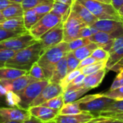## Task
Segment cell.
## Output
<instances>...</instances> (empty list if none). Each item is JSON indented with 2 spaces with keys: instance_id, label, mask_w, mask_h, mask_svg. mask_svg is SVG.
Masks as SVG:
<instances>
[{
  "instance_id": "1",
  "label": "cell",
  "mask_w": 123,
  "mask_h": 123,
  "mask_svg": "<svg viewBox=\"0 0 123 123\" xmlns=\"http://www.w3.org/2000/svg\"><path fill=\"white\" fill-rule=\"evenodd\" d=\"M42 52L41 44L39 41L35 43L20 49L9 59L5 66L29 71L31 67L38 61Z\"/></svg>"
},
{
  "instance_id": "2",
  "label": "cell",
  "mask_w": 123,
  "mask_h": 123,
  "mask_svg": "<svg viewBox=\"0 0 123 123\" xmlns=\"http://www.w3.org/2000/svg\"><path fill=\"white\" fill-rule=\"evenodd\" d=\"M68 52H69L68 42L62 41L48 49L40 55L37 62L43 68L46 79L50 80L56 64L65 57Z\"/></svg>"
},
{
  "instance_id": "3",
  "label": "cell",
  "mask_w": 123,
  "mask_h": 123,
  "mask_svg": "<svg viewBox=\"0 0 123 123\" xmlns=\"http://www.w3.org/2000/svg\"><path fill=\"white\" fill-rule=\"evenodd\" d=\"M86 7L98 20H113L123 22V17L112 4L97 0H77Z\"/></svg>"
},
{
  "instance_id": "4",
  "label": "cell",
  "mask_w": 123,
  "mask_h": 123,
  "mask_svg": "<svg viewBox=\"0 0 123 123\" xmlns=\"http://www.w3.org/2000/svg\"><path fill=\"white\" fill-rule=\"evenodd\" d=\"M49 83L50 80L47 79L37 80L30 83L25 88L19 92L17 94L19 96L21 101L18 107L24 109H28L32 102Z\"/></svg>"
},
{
  "instance_id": "5",
  "label": "cell",
  "mask_w": 123,
  "mask_h": 123,
  "mask_svg": "<svg viewBox=\"0 0 123 123\" xmlns=\"http://www.w3.org/2000/svg\"><path fill=\"white\" fill-rule=\"evenodd\" d=\"M61 22L63 21L61 17L50 12L40 18L28 31L36 40H39L43 35Z\"/></svg>"
},
{
  "instance_id": "6",
  "label": "cell",
  "mask_w": 123,
  "mask_h": 123,
  "mask_svg": "<svg viewBox=\"0 0 123 123\" xmlns=\"http://www.w3.org/2000/svg\"><path fill=\"white\" fill-rule=\"evenodd\" d=\"M84 26L86 25L70 10L68 17L63 22V41L70 42L79 38L80 31Z\"/></svg>"
},
{
  "instance_id": "7",
  "label": "cell",
  "mask_w": 123,
  "mask_h": 123,
  "mask_svg": "<svg viewBox=\"0 0 123 123\" xmlns=\"http://www.w3.org/2000/svg\"><path fill=\"white\" fill-rule=\"evenodd\" d=\"M41 44V54L48 49L63 41V22L49 30L43 35L38 40Z\"/></svg>"
},
{
  "instance_id": "8",
  "label": "cell",
  "mask_w": 123,
  "mask_h": 123,
  "mask_svg": "<svg viewBox=\"0 0 123 123\" xmlns=\"http://www.w3.org/2000/svg\"><path fill=\"white\" fill-rule=\"evenodd\" d=\"M38 40H36L27 30L19 36L0 42V49L19 51L35 43Z\"/></svg>"
},
{
  "instance_id": "9",
  "label": "cell",
  "mask_w": 123,
  "mask_h": 123,
  "mask_svg": "<svg viewBox=\"0 0 123 123\" xmlns=\"http://www.w3.org/2000/svg\"><path fill=\"white\" fill-rule=\"evenodd\" d=\"M115 100L103 96L102 94H97L96 97H94V99L88 101L81 103L80 108L82 111L92 113L94 115L96 113L107 108Z\"/></svg>"
},
{
  "instance_id": "10",
  "label": "cell",
  "mask_w": 123,
  "mask_h": 123,
  "mask_svg": "<svg viewBox=\"0 0 123 123\" xmlns=\"http://www.w3.org/2000/svg\"><path fill=\"white\" fill-rule=\"evenodd\" d=\"M63 88L59 83L50 82L37 96V98L32 102L30 107L40 106L45 101L63 94Z\"/></svg>"
},
{
  "instance_id": "11",
  "label": "cell",
  "mask_w": 123,
  "mask_h": 123,
  "mask_svg": "<svg viewBox=\"0 0 123 123\" xmlns=\"http://www.w3.org/2000/svg\"><path fill=\"white\" fill-rule=\"evenodd\" d=\"M30 116L28 109H24L19 107H0L1 121L24 122Z\"/></svg>"
},
{
  "instance_id": "12",
  "label": "cell",
  "mask_w": 123,
  "mask_h": 123,
  "mask_svg": "<svg viewBox=\"0 0 123 123\" xmlns=\"http://www.w3.org/2000/svg\"><path fill=\"white\" fill-rule=\"evenodd\" d=\"M71 11L87 26H92L98 20L86 7L77 0H74L71 5Z\"/></svg>"
},
{
  "instance_id": "13",
  "label": "cell",
  "mask_w": 123,
  "mask_h": 123,
  "mask_svg": "<svg viewBox=\"0 0 123 123\" xmlns=\"http://www.w3.org/2000/svg\"><path fill=\"white\" fill-rule=\"evenodd\" d=\"M28 111L31 116H33L41 120L43 123H45L55 120L56 117L59 115L60 110H56L40 105L30 107L28 108Z\"/></svg>"
},
{
  "instance_id": "14",
  "label": "cell",
  "mask_w": 123,
  "mask_h": 123,
  "mask_svg": "<svg viewBox=\"0 0 123 123\" xmlns=\"http://www.w3.org/2000/svg\"><path fill=\"white\" fill-rule=\"evenodd\" d=\"M109 53L110 57L106 65V69L108 71L123 58V34L115 38Z\"/></svg>"
},
{
  "instance_id": "15",
  "label": "cell",
  "mask_w": 123,
  "mask_h": 123,
  "mask_svg": "<svg viewBox=\"0 0 123 123\" xmlns=\"http://www.w3.org/2000/svg\"><path fill=\"white\" fill-rule=\"evenodd\" d=\"M95 117L92 113L84 112L80 114L63 115H58L55 119L56 123H88Z\"/></svg>"
},
{
  "instance_id": "16",
  "label": "cell",
  "mask_w": 123,
  "mask_h": 123,
  "mask_svg": "<svg viewBox=\"0 0 123 123\" xmlns=\"http://www.w3.org/2000/svg\"><path fill=\"white\" fill-rule=\"evenodd\" d=\"M99 31L107 33L123 32V22L113 20H98L94 25Z\"/></svg>"
},
{
  "instance_id": "17",
  "label": "cell",
  "mask_w": 123,
  "mask_h": 123,
  "mask_svg": "<svg viewBox=\"0 0 123 123\" xmlns=\"http://www.w3.org/2000/svg\"><path fill=\"white\" fill-rule=\"evenodd\" d=\"M107 71L108 70L105 68L99 70L96 72H94L92 74H90L89 75H86L84 80L83 87L86 88H89V90L98 87L102 83Z\"/></svg>"
},
{
  "instance_id": "18",
  "label": "cell",
  "mask_w": 123,
  "mask_h": 123,
  "mask_svg": "<svg viewBox=\"0 0 123 123\" xmlns=\"http://www.w3.org/2000/svg\"><path fill=\"white\" fill-rule=\"evenodd\" d=\"M67 74H68V68H67V59L66 55L56 64L53 70V75L50 79V82L60 84L62 80L66 77Z\"/></svg>"
},
{
  "instance_id": "19",
  "label": "cell",
  "mask_w": 123,
  "mask_h": 123,
  "mask_svg": "<svg viewBox=\"0 0 123 123\" xmlns=\"http://www.w3.org/2000/svg\"><path fill=\"white\" fill-rule=\"evenodd\" d=\"M37 80H39L35 79V78L32 77L31 75H30L27 73V74L24 75L21 77H19L16 79L9 80V82L11 85L12 91L18 94L19 92L22 91L24 88H25L28 85H30V83H32L33 82L37 81Z\"/></svg>"
},
{
  "instance_id": "20",
  "label": "cell",
  "mask_w": 123,
  "mask_h": 123,
  "mask_svg": "<svg viewBox=\"0 0 123 123\" xmlns=\"http://www.w3.org/2000/svg\"><path fill=\"white\" fill-rule=\"evenodd\" d=\"M123 114V100L115 101L105 109L96 113L95 117H111L117 115Z\"/></svg>"
},
{
  "instance_id": "21",
  "label": "cell",
  "mask_w": 123,
  "mask_h": 123,
  "mask_svg": "<svg viewBox=\"0 0 123 123\" xmlns=\"http://www.w3.org/2000/svg\"><path fill=\"white\" fill-rule=\"evenodd\" d=\"M123 34V32H116L113 33H107L102 31H98L97 33L89 37V39L91 42L95 43L98 45L99 47L102 46V45L108 43L109 41L115 39V38L118 37L119 36Z\"/></svg>"
},
{
  "instance_id": "22",
  "label": "cell",
  "mask_w": 123,
  "mask_h": 123,
  "mask_svg": "<svg viewBox=\"0 0 123 123\" xmlns=\"http://www.w3.org/2000/svg\"><path fill=\"white\" fill-rule=\"evenodd\" d=\"M0 28L12 31H27L24 25L23 16L6 19L2 22H0Z\"/></svg>"
},
{
  "instance_id": "23",
  "label": "cell",
  "mask_w": 123,
  "mask_h": 123,
  "mask_svg": "<svg viewBox=\"0 0 123 123\" xmlns=\"http://www.w3.org/2000/svg\"><path fill=\"white\" fill-rule=\"evenodd\" d=\"M27 73L28 72L24 70L4 66L0 68V80H12L19 77H21L24 75H26Z\"/></svg>"
},
{
  "instance_id": "24",
  "label": "cell",
  "mask_w": 123,
  "mask_h": 123,
  "mask_svg": "<svg viewBox=\"0 0 123 123\" xmlns=\"http://www.w3.org/2000/svg\"><path fill=\"white\" fill-rule=\"evenodd\" d=\"M89 91V88H81L75 90H65L63 93L64 104L74 102L79 99Z\"/></svg>"
},
{
  "instance_id": "25",
  "label": "cell",
  "mask_w": 123,
  "mask_h": 123,
  "mask_svg": "<svg viewBox=\"0 0 123 123\" xmlns=\"http://www.w3.org/2000/svg\"><path fill=\"white\" fill-rule=\"evenodd\" d=\"M43 17V16H41L39 14H37L34 9H30L24 11L23 20L25 29L27 30H30L31 28L35 24H36Z\"/></svg>"
},
{
  "instance_id": "26",
  "label": "cell",
  "mask_w": 123,
  "mask_h": 123,
  "mask_svg": "<svg viewBox=\"0 0 123 123\" xmlns=\"http://www.w3.org/2000/svg\"><path fill=\"white\" fill-rule=\"evenodd\" d=\"M70 10H71V6L66 4H64L63 2L54 0L53 7H52V9L50 12L59 17H61L62 18V21L63 22L68 17V16L70 13Z\"/></svg>"
},
{
  "instance_id": "27",
  "label": "cell",
  "mask_w": 123,
  "mask_h": 123,
  "mask_svg": "<svg viewBox=\"0 0 123 123\" xmlns=\"http://www.w3.org/2000/svg\"><path fill=\"white\" fill-rule=\"evenodd\" d=\"M2 13L5 19H10L22 17L24 14V9L21 4L14 3L3 9Z\"/></svg>"
},
{
  "instance_id": "28",
  "label": "cell",
  "mask_w": 123,
  "mask_h": 123,
  "mask_svg": "<svg viewBox=\"0 0 123 123\" xmlns=\"http://www.w3.org/2000/svg\"><path fill=\"white\" fill-rule=\"evenodd\" d=\"M99 46L97 43L91 42L89 44L84 46L82 47H80L74 51H73L72 52L74 53V54L75 55V57L80 61L83 60L84 59L89 57L92 55V54L93 53V51L97 49Z\"/></svg>"
},
{
  "instance_id": "29",
  "label": "cell",
  "mask_w": 123,
  "mask_h": 123,
  "mask_svg": "<svg viewBox=\"0 0 123 123\" xmlns=\"http://www.w3.org/2000/svg\"><path fill=\"white\" fill-rule=\"evenodd\" d=\"M84 112L80 108V104L76 100L74 102L64 104L63 107L59 111V115H76Z\"/></svg>"
},
{
  "instance_id": "30",
  "label": "cell",
  "mask_w": 123,
  "mask_h": 123,
  "mask_svg": "<svg viewBox=\"0 0 123 123\" xmlns=\"http://www.w3.org/2000/svg\"><path fill=\"white\" fill-rule=\"evenodd\" d=\"M107 60H103V61H98L94 64H92L90 65H88L86 67H84L81 68V73L84 75H89L90 74H92L94 72H96L99 70H103L106 68V65H107Z\"/></svg>"
},
{
  "instance_id": "31",
  "label": "cell",
  "mask_w": 123,
  "mask_h": 123,
  "mask_svg": "<svg viewBox=\"0 0 123 123\" xmlns=\"http://www.w3.org/2000/svg\"><path fill=\"white\" fill-rule=\"evenodd\" d=\"M41 105L44 106V107L51 108V109H53L60 110L63 107V106L64 105V101H63V94L59 95L58 96H55V97L45 101V103H43Z\"/></svg>"
},
{
  "instance_id": "32",
  "label": "cell",
  "mask_w": 123,
  "mask_h": 123,
  "mask_svg": "<svg viewBox=\"0 0 123 123\" xmlns=\"http://www.w3.org/2000/svg\"><path fill=\"white\" fill-rule=\"evenodd\" d=\"M20 101L21 99L19 96L12 91H7L6 94L5 95L6 104L10 107H18Z\"/></svg>"
},
{
  "instance_id": "33",
  "label": "cell",
  "mask_w": 123,
  "mask_h": 123,
  "mask_svg": "<svg viewBox=\"0 0 123 123\" xmlns=\"http://www.w3.org/2000/svg\"><path fill=\"white\" fill-rule=\"evenodd\" d=\"M91 43L89 38H79L75 40H73L70 42H68V51H73L80 47L86 46Z\"/></svg>"
},
{
  "instance_id": "34",
  "label": "cell",
  "mask_w": 123,
  "mask_h": 123,
  "mask_svg": "<svg viewBox=\"0 0 123 123\" xmlns=\"http://www.w3.org/2000/svg\"><path fill=\"white\" fill-rule=\"evenodd\" d=\"M103 96L108 97L115 101H120L123 100V86L119 87L113 90H108L106 92L101 93Z\"/></svg>"
},
{
  "instance_id": "35",
  "label": "cell",
  "mask_w": 123,
  "mask_h": 123,
  "mask_svg": "<svg viewBox=\"0 0 123 123\" xmlns=\"http://www.w3.org/2000/svg\"><path fill=\"white\" fill-rule=\"evenodd\" d=\"M66 59H67V68H68V73L71 72L76 69L80 63V60H79L72 51L68 52L66 54Z\"/></svg>"
},
{
  "instance_id": "36",
  "label": "cell",
  "mask_w": 123,
  "mask_h": 123,
  "mask_svg": "<svg viewBox=\"0 0 123 123\" xmlns=\"http://www.w3.org/2000/svg\"><path fill=\"white\" fill-rule=\"evenodd\" d=\"M28 74L31 75L32 77L35 78V79H37L39 80H45V75L44 73V71L43 68L37 64V62H35L30 69L28 71ZM48 80V79H47Z\"/></svg>"
},
{
  "instance_id": "37",
  "label": "cell",
  "mask_w": 123,
  "mask_h": 123,
  "mask_svg": "<svg viewBox=\"0 0 123 123\" xmlns=\"http://www.w3.org/2000/svg\"><path fill=\"white\" fill-rule=\"evenodd\" d=\"M17 51L15 50L0 49V68L4 67L6 62L10 59Z\"/></svg>"
},
{
  "instance_id": "38",
  "label": "cell",
  "mask_w": 123,
  "mask_h": 123,
  "mask_svg": "<svg viewBox=\"0 0 123 123\" xmlns=\"http://www.w3.org/2000/svg\"><path fill=\"white\" fill-rule=\"evenodd\" d=\"M81 73V69H76L71 72H68L66 77L62 80V81L61 82L60 85L62 86V88H63V91L64 89L68 86V85L75 78H76L79 75H80Z\"/></svg>"
},
{
  "instance_id": "39",
  "label": "cell",
  "mask_w": 123,
  "mask_h": 123,
  "mask_svg": "<svg viewBox=\"0 0 123 123\" xmlns=\"http://www.w3.org/2000/svg\"><path fill=\"white\" fill-rule=\"evenodd\" d=\"M53 1H54V0H23L21 4L24 11H25L30 9H33L41 4Z\"/></svg>"
},
{
  "instance_id": "40",
  "label": "cell",
  "mask_w": 123,
  "mask_h": 123,
  "mask_svg": "<svg viewBox=\"0 0 123 123\" xmlns=\"http://www.w3.org/2000/svg\"><path fill=\"white\" fill-rule=\"evenodd\" d=\"M91 56L94 57L98 61H103V60L107 61L110 57V53L109 51L105 50L104 49L101 47H98L93 51Z\"/></svg>"
},
{
  "instance_id": "41",
  "label": "cell",
  "mask_w": 123,
  "mask_h": 123,
  "mask_svg": "<svg viewBox=\"0 0 123 123\" xmlns=\"http://www.w3.org/2000/svg\"><path fill=\"white\" fill-rule=\"evenodd\" d=\"M53 2H46V3L41 4L35 7L33 9L35 10V12L37 14H39L41 16H44L45 14L50 12L52 7H53Z\"/></svg>"
},
{
  "instance_id": "42",
  "label": "cell",
  "mask_w": 123,
  "mask_h": 123,
  "mask_svg": "<svg viewBox=\"0 0 123 123\" xmlns=\"http://www.w3.org/2000/svg\"><path fill=\"white\" fill-rule=\"evenodd\" d=\"M25 32L27 31H12V30H9L0 28V42L6 40L8 38L19 36Z\"/></svg>"
},
{
  "instance_id": "43",
  "label": "cell",
  "mask_w": 123,
  "mask_h": 123,
  "mask_svg": "<svg viewBox=\"0 0 123 123\" xmlns=\"http://www.w3.org/2000/svg\"><path fill=\"white\" fill-rule=\"evenodd\" d=\"M98 31L99 30L93 25L92 26L86 25L81 28L80 33H79V38H89L91 36L97 33Z\"/></svg>"
},
{
  "instance_id": "44",
  "label": "cell",
  "mask_w": 123,
  "mask_h": 123,
  "mask_svg": "<svg viewBox=\"0 0 123 123\" xmlns=\"http://www.w3.org/2000/svg\"><path fill=\"white\" fill-rule=\"evenodd\" d=\"M122 86H123V69L118 72L110 89L113 90Z\"/></svg>"
},
{
  "instance_id": "45",
  "label": "cell",
  "mask_w": 123,
  "mask_h": 123,
  "mask_svg": "<svg viewBox=\"0 0 123 123\" xmlns=\"http://www.w3.org/2000/svg\"><path fill=\"white\" fill-rule=\"evenodd\" d=\"M98 62L97 59H96L94 57H92V56H89L85 59H84L83 60L80 61V63H79V65L78 67V69H81L84 67H86L88 65H90L92 64H94L95 62Z\"/></svg>"
},
{
  "instance_id": "46",
  "label": "cell",
  "mask_w": 123,
  "mask_h": 123,
  "mask_svg": "<svg viewBox=\"0 0 123 123\" xmlns=\"http://www.w3.org/2000/svg\"><path fill=\"white\" fill-rule=\"evenodd\" d=\"M113 120L111 117H95L88 123H110Z\"/></svg>"
},
{
  "instance_id": "47",
  "label": "cell",
  "mask_w": 123,
  "mask_h": 123,
  "mask_svg": "<svg viewBox=\"0 0 123 123\" xmlns=\"http://www.w3.org/2000/svg\"><path fill=\"white\" fill-rule=\"evenodd\" d=\"M123 69V58H122L117 63H116L112 67H111V69L110 70L116 72H119L120 71H121Z\"/></svg>"
},
{
  "instance_id": "48",
  "label": "cell",
  "mask_w": 123,
  "mask_h": 123,
  "mask_svg": "<svg viewBox=\"0 0 123 123\" xmlns=\"http://www.w3.org/2000/svg\"><path fill=\"white\" fill-rule=\"evenodd\" d=\"M14 4V2L9 1V0H0V10H3L9 5Z\"/></svg>"
},
{
  "instance_id": "49",
  "label": "cell",
  "mask_w": 123,
  "mask_h": 123,
  "mask_svg": "<svg viewBox=\"0 0 123 123\" xmlns=\"http://www.w3.org/2000/svg\"><path fill=\"white\" fill-rule=\"evenodd\" d=\"M111 4L115 7V9L118 11L123 5V0H112Z\"/></svg>"
},
{
  "instance_id": "50",
  "label": "cell",
  "mask_w": 123,
  "mask_h": 123,
  "mask_svg": "<svg viewBox=\"0 0 123 123\" xmlns=\"http://www.w3.org/2000/svg\"><path fill=\"white\" fill-rule=\"evenodd\" d=\"M22 123H43L41 120H40L39 119L33 117V116H30L27 120H25Z\"/></svg>"
},
{
  "instance_id": "51",
  "label": "cell",
  "mask_w": 123,
  "mask_h": 123,
  "mask_svg": "<svg viewBox=\"0 0 123 123\" xmlns=\"http://www.w3.org/2000/svg\"><path fill=\"white\" fill-rule=\"evenodd\" d=\"M7 93L6 89L4 88V86L3 85H1L0 83V98H2L3 96H4Z\"/></svg>"
},
{
  "instance_id": "52",
  "label": "cell",
  "mask_w": 123,
  "mask_h": 123,
  "mask_svg": "<svg viewBox=\"0 0 123 123\" xmlns=\"http://www.w3.org/2000/svg\"><path fill=\"white\" fill-rule=\"evenodd\" d=\"M111 118L113 120H120V121H123V114L115 115L113 117H111Z\"/></svg>"
},
{
  "instance_id": "53",
  "label": "cell",
  "mask_w": 123,
  "mask_h": 123,
  "mask_svg": "<svg viewBox=\"0 0 123 123\" xmlns=\"http://www.w3.org/2000/svg\"><path fill=\"white\" fill-rule=\"evenodd\" d=\"M56 1H61V2H63L64 4H66L69 6H71L74 1V0H56Z\"/></svg>"
},
{
  "instance_id": "54",
  "label": "cell",
  "mask_w": 123,
  "mask_h": 123,
  "mask_svg": "<svg viewBox=\"0 0 123 123\" xmlns=\"http://www.w3.org/2000/svg\"><path fill=\"white\" fill-rule=\"evenodd\" d=\"M21 121H0V123H22Z\"/></svg>"
},
{
  "instance_id": "55",
  "label": "cell",
  "mask_w": 123,
  "mask_h": 123,
  "mask_svg": "<svg viewBox=\"0 0 123 123\" xmlns=\"http://www.w3.org/2000/svg\"><path fill=\"white\" fill-rule=\"evenodd\" d=\"M6 19L4 18V15H3V13H2V11L0 10V22H2L3 21H4Z\"/></svg>"
},
{
  "instance_id": "56",
  "label": "cell",
  "mask_w": 123,
  "mask_h": 123,
  "mask_svg": "<svg viewBox=\"0 0 123 123\" xmlns=\"http://www.w3.org/2000/svg\"><path fill=\"white\" fill-rule=\"evenodd\" d=\"M118 12L121 17H123V5L120 8V9L118 10Z\"/></svg>"
},
{
  "instance_id": "57",
  "label": "cell",
  "mask_w": 123,
  "mask_h": 123,
  "mask_svg": "<svg viewBox=\"0 0 123 123\" xmlns=\"http://www.w3.org/2000/svg\"><path fill=\"white\" fill-rule=\"evenodd\" d=\"M14 3H17V4H22V2L23 1V0H9Z\"/></svg>"
},
{
  "instance_id": "58",
  "label": "cell",
  "mask_w": 123,
  "mask_h": 123,
  "mask_svg": "<svg viewBox=\"0 0 123 123\" xmlns=\"http://www.w3.org/2000/svg\"><path fill=\"white\" fill-rule=\"evenodd\" d=\"M97 1H102V2H105L107 4H111L112 0H97Z\"/></svg>"
},
{
  "instance_id": "59",
  "label": "cell",
  "mask_w": 123,
  "mask_h": 123,
  "mask_svg": "<svg viewBox=\"0 0 123 123\" xmlns=\"http://www.w3.org/2000/svg\"><path fill=\"white\" fill-rule=\"evenodd\" d=\"M110 123H123V122L120 121V120H113Z\"/></svg>"
},
{
  "instance_id": "60",
  "label": "cell",
  "mask_w": 123,
  "mask_h": 123,
  "mask_svg": "<svg viewBox=\"0 0 123 123\" xmlns=\"http://www.w3.org/2000/svg\"><path fill=\"white\" fill-rule=\"evenodd\" d=\"M56 123L53 120V121H50V122H48V123Z\"/></svg>"
},
{
  "instance_id": "61",
  "label": "cell",
  "mask_w": 123,
  "mask_h": 123,
  "mask_svg": "<svg viewBox=\"0 0 123 123\" xmlns=\"http://www.w3.org/2000/svg\"></svg>"
}]
</instances>
